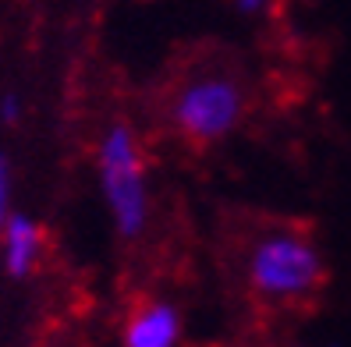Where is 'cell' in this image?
Here are the masks:
<instances>
[{
	"label": "cell",
	"instance_id": "obj_1",
	"mask_svg": "<svg viewBox=\"0 0 351 347\" xmlns=\"http://www.w3.org/2000/svg\"><path fill=\"white\" fill-rule=\"evenodd\" d=\"M241 277L252 298L287 309L319 294L326 280V259L308 231L295 223H277V227H263L245 244Z\"/></svg>",
	"mask_w": 351,
	"mask_h": 347
},
{
	"label": "cell",
	"instance_id": "obj_2",
	"mask_svg": "<svg viewBox=\"0 0 351 347\" xmlns=\"http://www.w3.org/2000/svg\"><path fill=\"white\" fill-rule=\"evenodd\" d=\"M93 167L96 192L114 234L121 241H138L153 223V181L146 146L128 120H114L99 131Z\"/></svg>",
	"mask_w": 351,
	"mask_h": 347
},
{
	"label": "cell",
	"instance_id": "obj_3",
	"mask_svg": "<svg viewBox=\"0 0 351 347\" xmlns=\"http://www.w3.org/2000/svg\"><path fill=\"white\" fill-rule=\"evenodd\" d=\"M249 114L245 81L223 68H199L167 96V125L189 146H220Z\"/></svg>",
	"mask_w": 351,
	"mask_h": 347
},
{
	"label": "cell",
	"instance_id": "obj_4",
	"mask_svg": "<svg viewBox=\"0 0 351 347\" xmlns=\"http://www.w3.org/2000/svg\"><path fill=\"white\" fill-rule=\"evenodd\" d=\"M184 316L167 298H146L125 316L121 347H181Z\"/></svg>",
	"mask_w": 351,
	"mask_h": 347
},
{
	"label": "cell",
	"instance_id": "obj_5",
	"mask_svg": "<svg viewBox=\"0 0 351 347\" xmlns=\"http://www.w3.org/2000/svg\"><path fill=\"white\" fill-rule=\"evenodd\" d=\"M47 255V231L29 213H11L0 231V266L11 280H29Z\"/></svg>",
	"mask_w": 351,
	"mask_h": 347
},
{
	"label": "cell",
	"instance_id": "obj_6",
	"mask_svg": "<svg viewBox=\"0 0 351 347\" xmlns=\"http://www.w3.org/2000/svg\"><path fill=\"white\" fill-rule=\"evenodd\" d=\"M11 213H14V174L8 156H0V231H4Z\"/></svg>",
	"mask_w": 351,
	"mask_h": 347
},
{
	"label": "cell",
	"instance_id": "obj_7",
	"mask_svg": "<svg viewBox=\"0 0 351 347\" xmlns=\"http://www.w3.org/2000/svg\"><path fill=\"white\" fill-rule=\"evenodd\" d=\"M22 114H25V103H22L14 92H8L4 99H0V117H4V125H18V120H22Z\"/></svg>",
	"mask_w": 351,
	"mask_h": 347
},
{
	"label": "cell",
	"instance_id": "obj_8",
	"mask_svg": "<svg viewBox=\"0 0 351 347\" xmlns=\"http://www.w3.org/2000/svg\"><path fill=\"white\" fill-rule=\"evenodd\" d=\"M270 8H274V0H234V11L241 18H263Z\"/></svg>",
	"mask_w": 351,
	"mask_h": 347
},
{
	"label": "cell",
	"instance_id": "obj_9",
	"mask_svg": "<svg viewBox=\"0 0 351 347\" xmlns=\"http://www.w3.org/2000/svg\"><path fill=\"white\" fill-rule=\"evenodd\" d=\"M298 347H305V344H298Z\"/></svg>",
	"mask_w": 351,
	"mask_h": 347
},
{
	"label": "cell",
	"instance_id": "obj_10",
	"mask_svg": "<svg viewBox=\"0 0 351 347\" xmlns=\"http://www.w3.org/2000/svg\"><path fill=\"white\" fill-rule=\"evenodd\" d=\"M0 156H4V153H0Z\"/></svg>",
	"mask_w": 351,
	"mask_h": 347
}]
</instances>
